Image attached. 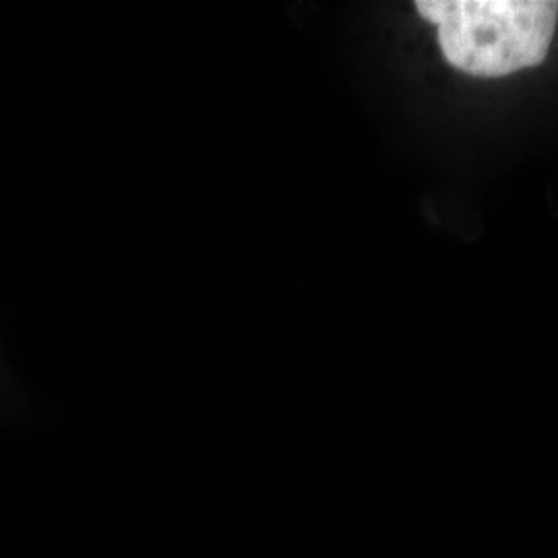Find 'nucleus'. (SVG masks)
<instances>
[{
  "mask_svg": "<svg viewBox=\"0 0 558 558\" xmlns=\"http://www.w3.org/2000/svg\"><path fill=\"white\" fill-rule=\"evenodd\" d=\"M439 27L440 52L474 77H505L544 62L557 29L555 0H418Z\"/></svg>",
  "mask_w": 558,
  "mask_h": 558,
  "instance_id": "nucleus-1",
  "label": "nucleus"
}]
</instances>
